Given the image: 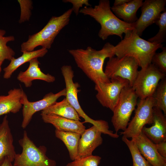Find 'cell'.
Segmentation results:
<instances>
[{"label": "cell", "instance_id": "1", "mask_svg": "<svg viewBox=\"0 0 166 166\" xmlns=\"http://www.w3.org/2000/svg\"><path fill=\"white\" fill-rule=\"evenodd\" d=\"M114 46L107 42L100 50L88 46L86 49H71L68 52L78 67L95 84L106 83L110 82V80L105 73L103 66L106 58L114 56Z\"/></svg>", "mask_w": 166, "mask_h": 166}, {"label": "cell", "instance_id": "2", "mask_svg": "<svg viewBox=\"0 0 166 166\" xmlns=\"http://www.w3.org/2000/svg\"><path fill=\"white\" fill-rule=\"evenodd\" d=\"M108 0H100L94 7L85 6L79 13L93 18L101 26L98 32L99 38L103 40L110 36L116 35L121 40L125 34L134 30L133 23H129L119 18L112 11Z\"/></svg>", "mask_w": 166, "mask_h": 166}, {"label": "cell", "instance_id": "3", "mask_svg": "<svg viewBox=\"0 0 166 166\" xmlns=\"http://www.w3.org/2000/svg\"><path fill=\"white\" fill-rule=\"evenodd\" d=\"M163 47L162 44L152 43L141 38L133 30L125 34L124 38L114 46L113 50L117 57H132L136 60L139 66L144 68L151 63L156 51Z\"/></svg>", "mask_w": 166, "mask_h": 166}, {"label": "cell", "instance_id": "4", "mask_svg": "<svg viewBox=\"0 0 166 166\" xmlns=\"http://www.w3.org/2000/svg\"><path fill=\"white\" fill-rule=\"evenodd\" d=\"M73 12L72 9H69L61 15L52 16L41 30L29 35L27 40L21 44V51H33L38 46L47 49L50 48L55 37L69 24Z\"/></svg>", "mask_w": 166, "mask_h": 166}, {"label": "cell", "instance_id": "5", "mask_svg": "<svg viewBox=\"0 0 166 166\" xmlns=\"http://www.w3.org/2000/svg\"><path fill=\"white\" fill-rule=\"evenodd\" d=\"M22 148L21 153L16 154L14 166H56V161L46 155L47 148L44 145L37 147L24 131L22 137L18 141Z\"/></svg>", "mask_w": 166, "mask_h": 166}, {"label": "cell", "instance_id": "6", "mask_svg": "<svg viewBox=\"0 0 166 166\" xmlns=\"http://www.w3.org/2000/svg\"><path fill=\"white\" fill-rule=\"evenodd\" d=\"M138 97L132 88L124 87L121 92L118 103L113 111L111 122L117 133L124 131L127 127L132 112L137 104Z\"/></svg>", "mask_w": 166, "mask_h": 166}, {"label": "cell", "instance_id": "7", "mask_svg": "<svg viewBox=\"0 0 166 166\" xmlns=\"http://www.w3.org/2000/svg\"><path fill=\"white\" fill-rule=\"evenodd\" d=\"M62 74L64 79L66 90V98L70 105L75 109L79 116L84 120L83 123H89L99 128L103 132L107 128L106 121L103 120H94L89 117L81 108L79 102L77 94L80 91V85L74 82L73 78L74 72L70 65H64L61 68Z\"/></svg>", "mask_w": 166, "mask_h": 166}, {"label": "cell", "instance_id": "8", "mask_svg": "<svg viewBox=\"0 0 166 166\" xmlns=\"http://www.w3.org/2000/svg\"><path fill=\"white\" fill-rule=\"evenodd\" d=\"M165 74L151 63L138 71L132 87L140 99L152 96Z\"/></svg>", "mask_w": 166, "mask_h": 166}, {"label": "cell", "instance_id": "9", "mask_svg": "<svg viewBox=\"0 0 166 166\" xmlns=\"http://www.w3.org/2000/svg\"><path fill=\"white\" fill-rule=\"evenodd\" d=\"M134 116L126 129L120 133L128 138L136 136L142 132L146 124H152L154 101L152 96L140 99L137 104Z\"/></svg>", "mask_w": 166, "mask_h": 166}, {"label": "cell", "instance_id": "10", "mask_svg": "<svg viewBox=\"0 0 166 166\" xmlns=\"http://www.w3.org/2000/svg\"><path fill=\"white\" fill-rule=\"evenodd\" d=\"M139 65L134 58L124 56L121 58L113 57L109 58L104 73L109 79L120 77L128 81L132 87L136 77Z\"/></svg>", "mask_w": 166, "mask_h": 166}, {"label": "cell", "instance_id": "11", "mask_svg": "<svg viewBox=\"0 0 166 166\" xmlns=\"http://www.w3.org/2000/svg\"><path fill=\"white\" fill-rule=\"evenodd\" d=\"M110 82L95 84L96 97L101 105L113 111L119 100L122 89L129 85L127 80L120 77L110 79Z\"/></svg>", "mask_w": 166, "mask_h": 166}, {"label": "cell", "instance_id": "12", "mask_svg": "<svg viewBox=\"0 0 166 166\" xmlns=\"http://www.w3.org/2000/svg\"><path fill=\"white\" fill-rule=\"evenodd\" d=\"M66 95V90L64 88L56 93L50 92L40 100L30 102L28 100L26 94L23 91L21 99V102L23 105L22 128L24 129L26 127L35 113L45 109L57 102V100L60 97L65 96Z\"/></svg>", "mask_w": 166, "mask_h": 166}, {"label": "cell", "instance_id": "13", "mask_svg": "<svg viewBox=\"0 0 166 166\" xmlns=\"http://www.w3.org/2000/svg\"><path fill=\"white\" fill-rule=\"evenodd\" d=\"M166 0H145L141 7V14L133 23L134 30L140 36L145 29L155 23L161 12L166 10Z\"/></svg>", "mask_w": 166, "mask_h": 166}, {"label": "cell", "instance_id": "14", "mask_svg": "<svg viewBox=\"0 0 166 166\" xmlns=\"http://www.w3.org/2000/svg\"><path fill=\"white\" fill-rule=\"evenodd\" d=\"M102 133V131L94 125L85 130L78 142L77 159L92 155L94 150L103 143Z\"/></svg>", "mask_w": 166, "mask_h": 166}, {"label": "cell", "instance_id": "15", "mask_svg": "<svg viewBox=\"0 0 166 166\" xmlns=\"http://www.w3.org/2000/svg\"><path fill=\"white\" fill-rule=\"evenodd\" d=\"M136 144L140 152L152 166H164L166 158L158 152L156 144L148 138L142 132L131 138Z\"/></svg>", "mask_w": 166, "mask_h": 166}, {"label": "cell", "instance_id": "16", "mask_svg": "<svg viewBox=\"0 0 166 166\" xmlns=\"http://www.w3.org/2000/svg\"><path fill=\"white\" fill-rule=\"evenodd\" d=\"M152 125L149 127L144 126L143 133L155 144L166 140V118L162 111L153 108Z\"/></svg>", "mask_w": 166, "mask_h": 166}, {"label": "cell", "instance_id": "17", "mask_svg": "<svg viewBox=\"0 0 166 166\" xmlns=\"http://www.w3.org/2000/svg\"><path fill=\"white\" fill-rule=\"evenodd\" d=\"M13 141L7 116L6 115L0 124V164L6 157L12 162L14 161L16 153Z\"/></svg>", "mask_w": 166, "mask_h": 166}, {"label": "cell", "instance_id": "18", "mask_svg": "<svg viewBox=\"0 0 166 166\" xmlns=\"http://www.w3.org/2000/svg\"><path fill=\"white\" fill-rule=\"evenodd\" d=\"M36 57L30 60L29 65L25 71H20L18 74L17 79L23 83L27 88L31 87L32 81L35 80H39L48 83H52L55 80V77L49 74H45L41 70L39 65L40 63Z\"/></svg>", "mask_w": 166, "mask_h": 166}, {"label": "cell", "instance_id": "19", "mask_svg": "<svg viewBox=\"0 0 166 166\" xmlns=\"http://www.w3.org/2000/svg\"><path fill=\"white\" fill-rule=\"evenodd\" d=\"M43 121L53 125L58 130L74 132L81 135L85 129L83 122L53 114H41Z\"/></svg>", "mask_w": 166, "mask_h": 166}, {"label": "cell", "instance_id": "20", "mask_svg": "<svg viewBox=\"0 0 166 166\" xmlns=\"http://www.w3.org/2000/svg\"><path fill=\"white\" fill-rule=\"evenodd\" d=\"M23 90L22 88L10 90L6 95H0V116L8 113H15L22 106L21 99Z\"/></svg>", "mask_w": 166, "mask_h": 166}, {"label": "cell", "instance_id": "21", "mask_svg": "<svg viewBox=\"0 0 166 166\" xmlns=\"http://www.w3.org/2000/svg\"><path fill=\"white\" fill-rule=\"evenodd\" d=\"M142 0H130L128 2L121 6H113L111 10L118 18H122L123 21L129 23L136 22L138 18L136 12L141 7Z\"/></svg>", "mask_w": 166, "mask_h": 166}, {"label": "cell", "instance_id": "22", "mask_svg": "<svg viewBox=\"0 0 166 166\" xmlns=\"http://www.w3.org/2000/svg\"><path fill=\"white\" fill-rule=\"evenodd\" d=\"M48 49L42 48L36 50L23 53L22 56L17 58L14 57L11 60L9 65L3 69V77L10 78L13 73L20 66L34 58L42 57L47 53Z\"/></svg>", "mask_w": 166, "mask_h": 166}, {"label": "cell", "instance_id": "23", "mask_svg": "<svg viewBox=\"0 0 166 166\" xmlns=\"http://www.w3.org/2000/svg\"><path fill=\"white\" fill-rule=\"evenodd\" d=\"M41 114H53L73 120H81L77 112L66 98L42 111Z\"/></svg>", "mask_w": 166, "mask_h": 166}, {"label": "cell", "instance_id": "24", "mask_svg": "<svg viewBox=\"0 0 166 166\" xmlns=\"http://www.w3.org/2000/svg\"><path fill=\"white\" fill-rule=\"evenodd\" d=\"M55 135L64 144L72 160L78 158V146L81 135L76 132H65L55 129Z\"/></svg>", "mask_w": 166, "mask_h": 166}, {"label": "cell", "instance_id": "25", "mask_svg": "<svg viewBox=\"0 0 166 166\" xmlns=\"http://www.w3.org/2000/svg\"><path fill=\"white\" fill-rule=\"evenodd\" d=\"M6 31L0 29V65L5 60L10 61L15 54L14 50L7 45L10 42L14 41L15 38L13 36H4Z\"/></svg>", "mask_w": 166, "mask_h": 166}, {"label": "cell", "instance_id": "26", "mask_svg": "<svg viewBox=\"0 0 166 166\" xmlns=\"http://www.w3.org/2000/svg\"><path fill=\"white\" fill-rule=\"evenodd\" d=\"M154 107L159 109L166 115V79L165 77L161 80L153 95Z\"/></svg>", "mask_w": 166, "mask_h": 166}, {"label": "cell", "instance_id": "27", "mask_svg": "<svg viewBox=\"0 0 166 166\" xmlns=\"http://www.w3.org/2000/svg\"><path fill=\"white\" fill-rule=\"evenodd\" d=\"M122 140L127 146L131 154L132 166H152L140 153L133 140L123 136Z\"/></svg>", "mask_w": 166, "mask_h": 166}, {"label": "cell", "instance_id": "28", "mask_svg": "<svg viewBox=\"0 0 166 166\" xmlns=\"http://www.w3.org/2000/svg\"><path fill=\"white\" fill-rule=\"evenodd\" d=\"M155 23L159 27V31L155 36L148 39V41L154 43L162 44L165 41L166 38V10L161 14Z\"/></svg>", "mask_w": 166, "mask_h": 166}, {"label": "cell", "instance_id": "29", "mask_svg": "<svg viewBox=\"0 0 166 166\" xmlns=\"http://www.w3.org/2000/svg\"><path fill=\"white\" fill-rule=\"evenodd\" d=\"M101 158L93 155L76 159L68 163L66 166H98Z\"/></svg>", "mask_w": 166, "mask_h": 166}, {"label": "cell", "instance_id": "30", "mask_svg": "<svg viewBox=\"0 0 166 166\" xmlns=\"http://www.w3.org/2000/svg\"><path fill=\"white\" fill-rule=\"evenodd\" d=\"M160 53H156L152 57L151 63L163 73H166V48L163 47Z\"/></svg>", "mask_w": 166, "mask_h": 166}, {"label": "cell", "instance_id": "31", "mask_svg": "<svg viewBox=\"0 0 166 166\" xmlns=\"http://www.w3.org/2000/svg\"><path fill=\"white\" fill-rule=\"evenodd\" d=\"M21 8V15L19 23L29 21L31 15L32 1L31 0H18Z\"/></svg>", "mask_w": 166, "mask_h": 166}, {"label": "cell", "instance_id": "32", "mask_svg": "<svg viewBox=\"0 0 166 166\" xmlns=\"http://www.w3.org/2000/svg\"><path fill=\"white\" fill-rule=\"evenodd\" d=\"M63 1L65 3L70 2L72 4L73 7L72 9L76 15L78 14L80 8L83 5H85L87 6H91L88 0H65Z\"/></svg>", "mask_w": 166, "mask_h": 166}, {"label": "cell", "instance_id": "33", "mask_svg": "<svg viewBox=\"0 0 166 166\" xmlns=\"http://www.w3.org/2000/svg\"><path fill=\"white\" fill-rule=\"evenodd\" d=\"M157 150L162 157L166 158V140L156 144Z\"/></svg>", "mask_w": 166, "mask_h": 166}, {"label": "cell", "instance_id": "34", "mask_svg": "<svg viewBox=\"0 0 166 166\" xmlns=\"http://www.w3.org/2000/svg\"><path fill=\"white\" fill-rule=\"evenodd\" d=\"M130 0H115L113 6H119L124 5L129 2Z\"/></svg>", "mask_w": 166, "mask_h": 166}, {"label": "cell", "instance_id": "35", "mask_svg": "<svg viewBox=\"0 0 166 166\" xmlns=\"http://www.w3.org/2000/svg\"><path fill=\"white\" fill-rule=\"evenodd\" d=\"M0 166H14L11 161L7 157H6L3 162L0 164Z\"/></svg>", "mask_w": 166, "mask_h": 166}, {"label": "cell", "instance_id": "36", "mask_svg": "<svg viewBox=\"0 0 166 166\" xmlns=\"http://www.w3.org/2000/svg\"><path fill=\"white\" fill-rule=\"evenodd\" d=\"M2 71V68H1V66L0 65V73Z\"/></svg>", "mask_w": 166, "mask_h": 166}, {"label": "cell", "instance_id": "37", "mask_svg": "<svg viewBox=\"0 0 166 166\" xmlns=\"http://www.w3.org/2000/svg\"><path fill=\"white\" fill-rule=\"evenodd\" d=\"M164 166H166V164H165Z\"/></svg>", "mask_w": 166, "mask_h": 166}]
</instances>
